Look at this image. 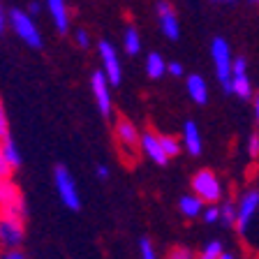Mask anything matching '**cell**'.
<instances>
[{
	"instance_id": "obj_41",
	"label": "cell",
	"mask_w": 259,
	"mask_h": 259,
	"mask_svg": "<svg viewBox=\"0 0 259 259\" xmlns=\"http://www.w3.org/2000/svg\"><path fill=\"white\" fill-rule=\"evenodd\" d=\"M0 254H3V252H0Z\"/></svg>"
},
{
	"instance_id": "obj_22",
	"label": "cell",
	"mask_w": 259,
	"mask_h": 259,
	"mask_svg": "<svg viewBox=\"0 0 259 259\" xmlns=\"http://www.w3.org/2000/svg\"><path fill=\"white\" fill-rule=\"evenodd\" d=\"M222 243L220 241H210L208 245H206L204 250H201V257L204 259H218V257H222Z\"/></svg>"
},
{
	"instance_id": "obj_17",
	"label": "cell",
	"mask_w": 259,
	"mask_h": 259,
	"mask_svg": "<svg viewBox=\"0 0 259 259\" xmlns=\"http://www.w3.org/2000/svg\"><path fill=\"white\" fill-rule=\"evenodd\" d=\"M116 132H118V139L123 141L127 148H135L137 146V141L141 139L139 135H137V130H135V125L130 123V120H118V125H116Z\"/></svg>"
},
{
	"instance_id": "obj_29",
	"label": "cell",
	"mask_w": 259,
	"mask_h": 259,
	"mask_svg": "<svg viewBox=\"0 0 259 259\" xmlns=\"http://www.w3.org/2000/svg\"><path fill=\"white\" fill-rule=\"evenodd\" d=\"M76 44H79V47H83V49L91 44V37H88L86 30H76Z\"/></svg>"
},
{
	"instance_id": "obj_30",
	"label": "cell",
	"mask_w": 259,
	"mask_h": 259,
	"mask_svg": "<svg viewBox=\"0 0 259 259\" xmlns=\"http://www.w3.org/2000/svg\"><path fill=\"white\" fill-rule=\"evenodd\" d=\"M167 72L171 76H183V65H181V63H169L167 65Z\"/></svg>"
},
{
	"instance_id": "obj_12",
	"label": "cell",
	"mask_w": 259,
	"mask_h": 259,
	"mask_svg": "<svg viewBox=\"0 0 259 259\" xmlns=\"http://www.w3.org/2000/svg\"><path fill=\"white\" fill-rule=\"evenodd\" d=\"M51 19H54L58 32H67V23H70V14H67V5L65 0H47Z\"/></svg>"
},
{
	"instance_id": "obj_14",
	"label": "cell",
	"mask_w": 259,
	"mask_h": 259,
	"mask_svg": "<svg viewBox=\"0 0 259 259\" xmlns=\"http://www.w3.org/2000/svg\"><path fill=\"white\" fill-rule=\"evenodd\" d=\"M188 93L197 104H206L208 100V88H206V81L201 79L199 74H192L188 79Z\"/></svg>"
},
{
	"instance_id": "obj_31",
	"label": "cell",
	"mask_w": 259,
	"mask_h": 259,
	"mask_svg": "<svg viewBox=\"0 0 259 259\" xmlns=\"http://www.w3.org/2000/svg\"><path fill=\"white\" fill-rule=\"evenodd\" d=\"M171 257L174 259H190V257H192V252H190V250H185V248H178V250H174V252H171Z\"/></svg>"
},
{
	"instance_id": "obj_2",
	"label": "cell",
	"mask_w": 259,
	"mask_h": 259,
	"mask_svg": "<svg viewBox=\"0 0 259 259\" xmlns=\"http://www.w3.org/2000/svg\"><path fill=\"white\" fill-rule=\"evenodd\" d=\"M10 26H12V30H14L16 35H19V37L28 44V47H32V49L42 47V37H39L37 26L32 23V19L26 14V12L12 10L10 12Z\"/></svg>"
},
{
	"instance_id": "obj_37",
	"label": "cell",
	"mask_w": 259,
	"mask_h": 259,
	"mask_svg": "<svg viewBox=\"0 0 259 259\" xmlns=\"http://www.w3.org/2000/svg\"><path fill=\"white\" fill-rule=\"evenodd\" d=\"M250 3H254V5H259V0H250Z\"/></svg>"
},
{
	"instance_id": "obj_20",
	"label": "cell",
	"mask_w": 259,
	"mask_h": 259,
	"mask_svg": "<svg viewBox=\"0 0 259 259\" xmlns=\"http://www.w3.org/2000/svg\"><path fill=\"white\" fill-rule=\"evenodd\" d=\"M125 51H127L130 56H137L141 51V37L135 28H127V30H125Z\"/></svg>"
},
{
	"instance_id": "obj_36",
	"label": "cell",
	"mask_w": 259,
	"mask_h": 259,
	"mask_svg": "<svg viewBox=\"0 0 259 259\" xmlns=\"http://www.w3.org/2000/svg\"><path fill=\"white\" fill-rule=\"evenodd\" d=\"M254 116H257V125H259V93H257V100H254Z\"/></svg>"
},
{
	"instance_id": "obj_8",
	"label": "cell",
	"mask_w": 259,
	"mask_h": 259,
	"mask_svg": "<svg viewBox=\"0 0 259 259\" xmlns=\"http://www.w3.org/2000/svg\"><path fill=\"white\" fill-rule=\"evenodd\" d=\"M157 16H160V30L167 39H178L181 35V28H178V19L174 14V10L169 7V3L160 0L157 3Z\"/></svg>"
},
{
	"instance_id": "obj_34",
	"label": "cell",
	"mask_w": 259,
	"mask_h": 259,
	"mask_svg": "<svg viewBox=\"0 0 259 259\" xmlns=\"http://www.w3.org/2000/svg\"><path fill=\"white\" fill-rule=\"evenodd\" d=\"M5 30V12H3V5H0V32Z\"/></svg>"
},
{
	"instance_id": "obj_35",
	"label": "cell",
	"mask_w": 259,
	"mask_h": 259,
	"mask_svg": "<svg viewBox=\"0 0 259 259\" xmlns=\"http://www.w3.org/2000/svg\"><path fill=\"white\" fill-rule=\"evenodd\" d=\"M28 10H30V14H37V12H39V3H30V5H28Z\"/></svg>"
},
{
	"instance_id": "obj_33",
	"label": "cell",
	"mask_w": 259,
	"mask_h": 259,
	"mask_svg": "<svg viewBox=\"0 0 259 259\" xmlns=\"http://www.w3.org/2000/svg\"><path fill=\"white\" fill-rule=\"evenodd\" d=\"M97 178H102V181H104V178H109V169L104 167V164H100V167H97Z\"/></svg>"
},
{
	"instance_id": "obj_27",
	"label": "cell",
	"mask_w": 259,
	"mask_h": 259,
	"mask_svg": "<svg viewBox=\"0 0 259 259\" xmlns=\"http://www.w3.org/2000/svg\"><path fill=\"white\" fill-rule=\"evenodd\" d=\"M220 220V208H204V222H215Z\"/></svg>"
},
{
	"instance_id": "obj_28",
	"label": "cell",
	"mask_w": 259,
	"mask_h": 259,
	"mask_svg": "<svg viewBox=\"0 0 259 259\" xmlns=\"http://www.w3.org/2000/svg\"><path fill=\"white\" fill-rule=\"evenodd\" d=\"M7 137V116H5V109H3V102H0V139Z\"/></svg>"
},
{
	"instance_id": "obj_21",
	"label": "cell",
	"mask_w": 259,
	"mask_h": 259,
	"mask_svg": "<svg viewBox=\"0 0 259 259\" xmlns=\"http://www.w3.org/2000/svg\"><path fill=\"white\" fill-rule=\"evenodd\" d=\"M236 218H238V206L227 201V204L220 206V220L225 222L227 227H236Z\"/></svg>"
},
{
	"instance_id": "obj_1",
	"label": "cell",
	"mask_w": 259,
	"mask_h": 259,
	"mask_svg": "<svg viewBox=\"0 0 259 259\" xmlns=\"http://www.w3.org/2000/svg\"><path fill=\"white\" fill-rule=\"evenodd\" d=\"M210 56L215 63V74L220 79L222 88L227 93H232V72H234V58H232V49L222 37H215L210 44Z\"/></svg>"
},
{
	"instance_id": "obj_9",
	"label": "cell",
	"mask_w": 259,
	"mask_h": 259,
	"mask_svg": "<svg viewBox=\"0 0 259 259\" xmlns=\"http://www.w3.org/2000/svg\"><path fill=\"white\" fill-rule=\"evenodd\" d=\"M139 144H141V151L151 157L155 164H167L169 155H167L164 146H162V139L157 135H153V132H144L141 139H139Z\"/></svg>"
},
{
	"instance_id": "obj_10",
	"label": "cell",
	"mask_w": 259,
	"mask_h": 259,
	"mask_svg": "<svg viewBox=\"0 0 259 259\" xmlns=\"http://www.w3.org/2000/svg\"><path fill=\"white\" fill-rule=\"evenodd\" d=\"M100 58L104 63V72H107L111 86L120 83V63H118V56H116V49L109 42H100Z\"/></svg>"
},
{
	"instance_id": "obj_3",
	"label": "cell",
	"mask_w": 259,
	"mask_h": 259,
	"mask_svg": "<svg viewBox=\"0 0 259 259\" xmlns=\"http://www.w3.org/2000/svg\"><path fill=\"white\" fill-rule=\"evenodd\" d=\"M54 183H56V190H58L60 199L67 208L72 210H79L81 208V199H79V192H76V185H74V178L63 164L54 169Z\"/></svg>"
},
{
	"instance_id": "obj_16",
	"label": "cell",
	"mask_w": 259,
	"mask_h": 259,
	"mask_svg": "<svg viewBox=\"0 0 259 259\" xmlns=\"http://www.w3.org/2000/svg\"><path fill=\"white\" fill-rule=\"evenodd\" d=\"M16 204H23L21 194H19V188H14L10 181H3V190H0V208L5 210V208L16 206Z\"/></svg>"
},
{
	"instance_id": "obj_32",
	"label": "cell",
	"mask_w": 259,
	"mask_h": 259,
	"mask_svg": "<svg viewBox=\"0 0 259 259\" xmlns=\"http://www.w3.org/2000/svg\"><path fill=\"white\" fill-rule=\"evenodd\" d=\"M3 257H7V259H23V252L19 248H12V250H5V252H3Z\"/></svg>"
},
{
	"instance_id": "obj_7",
	"label": "cell",
	"mask_w": 259,
	"mask_h": 259,
	"mask_svg": "<svg viewBox=\"0 0 259 259\" xmlns=\"http://www.w3.org/2000/svg\"><path fill=\"white\" fill-rule=\"evenodd\" d=\"M109 76L107 72H95L91 79V91L93 95H95L97 100V107H100V111H102V116H109V111H111V95H109Z\"/></svg>"
},
{
	"instance_id": "obj_15",
	"label": "cell",
	"mask_w": 259,
	"mask_h": 259,
	"mask_svg": "<svg viewBox=\"0 0 259 259\" xmlns=\"http://www.w3.org/2000/svg\"><path fill=\"white\" fill-rule=\"evenodd\" d=\"M232 93L241 100H248L252 95V83L248 79V72H238V74H232Z\"/></svg>"
},
{
	"instance_id": "obj_23",
	"label": "cell",
	"mask_w": 259,
	"mask_h": 259,
	"mask_svg": "<svg viewBox=\"0 0 259 259\" xmlns=\"http://www.w3.org/2000/svg\"><path fill=\"white\" fill-rule=\"evenodd\" d=\"M160 139H162V146H164V151H167L169 157L178 155V151H181V144H178V139H174V137H169V135H162Z\"/></svg>"
},
{
	"instance_id": "obj_25",
	"label": "cell",
	"mask_w": 259,
	"mask_h": 259,
	"mask_svg": "<svg viewBox=\"0 0 259 259\" xmlns=\"http://www.w3.org/2000/svg\"><path fill=\"white\" fill-rule=\"evenodd\" d=\"M12 162L7 160L5 155H3V153H0V178H3V181H7V178L12 176Z\"/></svg>"
},
{
	"instance_id": "obj_13",
	"label": "cell",
	"mask_w": 259,
	"mask_h": 259,
	"mask_svg": "<svg viewBox=\"0 0 259 259\" xmlns=\"http://www.w3.org/2000/svg\"><path fill=\"white\" fill-rule=\"evenodd\" d=\"M178 206H181V213H183L185 218H197L204 210V199H201L199 194H185L183 199L178 201Z\"/></svg>"
},
{
	"instance_id": "obj_4",
	"label": "cell",
	"mask_w": 259,
	"mask_h": 259,
	"mask_svg": "<svg viewBox=\"0 0 259 259\" xmlns=\"http://www.w3.org/2000/svg\"><path fill=\"white\" fill-rule=\"evenodd\" d=\"M192 190L199 194L204 201H210V204L220 201V197H222V185H220V181H218V176L213 171H206V169L192 178Z\"/></svg>"
},
{
	"instance_id": "obj_6",
	"label": "cell",
	"mask_w": 259,
	"mask_h": 259,
	"mask_svg": "<svg viewBox=\"0 0 259 259\" xmlns=\"http://www.w3.org/2000/svg\"><path fill=\"white\" fill-rule=\"evenodd\" d=\"M259 208V190H248L238 201V218H236V229L241 234L248 232L250 222H252L254 213Z\"/></svg>"
},
{
	"instance_id": "obj_5",
	"label": "cell",
	"mask_w": 259,
	"mask_h": 259,
	"mask_svg": "<svg viewBox=\"0 0 259 259\" xmlns=\"http://www.w3.org/2000/svg\"><path fill=\"white\" fill-rule=\"evenodd\" d=\"M23 243V218L3 215L0 222V248L12 250Z\"/></svg>"
},
{
	"instance_id": "obj_19",
	"label": "cell",
	"mask_w": 259,
	"mask_h": 259,
	"mask_svg": "<svg viewBox=\"0 0 259 259\" xmlns=\"http://www.w3.org/2000/svg\"><path fill=\"white\" fill-rule=\"evenodd\" d=\"M164 72H167V65H164L160 54H151L146 58V74L151 76V79H160Z\"/></svg>"
},
{
	"instance_id": "obj_26",
	"label": "cell",
	"mask_w": 259,
	"mask_h": 259,
	"mask_svg": "<svg viewBox=\"0 0 259 259\" xmlns=\"http://www.w3.org/2000/svg\"><path fill=\"white\" fill-rule=\"evenodd\" d=\"M248 155L250 157H257L259 155V135H252L248 139Z\"/></svg>"
},
{
	"instance_id": "obj_39",
	"label": "cell",
	"mask_w": 259,
	"mask_h": 259,
	"mask_svg": "<svg viewBox=\"0 0 259 259\" xmlns=\"http://www.w3.org/2000/svg\"><path fill=\"white\" fill-rule=\"evenodd\" d=\"M0 190H3V178H0Z\"/></svg>"
},
{
	"instance_id": "obj_18",
	"label": "cell",
	"mask_w": 259,
	"mask_h": 259,
	"mask_svg": "<svg viewBox=\"0 0 259 259\" xmlns=\"http://www.w3.org/2000/svg\"><path fill=\"white\" fill-rule=\"evenodd\" d=\"M0 153H3V155L12 162V167H14V169L21 164V153H19V148H16L14 141L10 139V135L0 139Z\"/></svg>"
},
{
	"instance_id": "obj_38",
	"label": "cell",
	"mask_w": 259,
	"mask_h": 259,
	"mask_svg": "<svg viewBox=\"0 0 259 259\" xmlns=\"http://www.w3.org/2000/svg\"><path fill=\"white\" fill-rule=\"evenodd\" d=\"M0 222H3V208H0Z\"/></svg>"
},
{
	"instance_id": "obj_40",
	"label": "cell",
	"mask_w": 259,
	"mask_h": 259,
	"mask_svg": "<svg viewBox=\"0 0 259 259\" xmlns=\"http://www.w3.org/2000/svg\"><path fill=\"white\" fill-rule=\"evenodd\" d=\"M222 3H232V0H222Z\"/></svg>"
},
{
	"instance_id": "obj_11",
	"label": "cell",
	"mask_w": 259,
	"mask_h": 259,
	"mask_svg": "<svg viewBox=\"0 0 259 259\" xmlns=\"http://www.w3.org/2000/svg\"><path fill=\"white\" fill-rule=\"evenodd\" d=\"M183 146L190 155H199L201 153V135H199V127L192 120H188L183 125Z\"/></svg>"
},
{
	"instance_id": "obj_24",
	"label": "cell",
	"mask_w": 259,
	"mask_h": 259,
	"mask_svg": "<svg viewBox=\"0 0 259 259\" xmlns=\"http://www.w3.org/2000/svg\"><path fill=\"white\" fill-rule=\"evenodd\" d=\"M139 252L144 259H155V250H153V243L148 238H141L139 241Z\"/></svg>"
}]
</instances>
